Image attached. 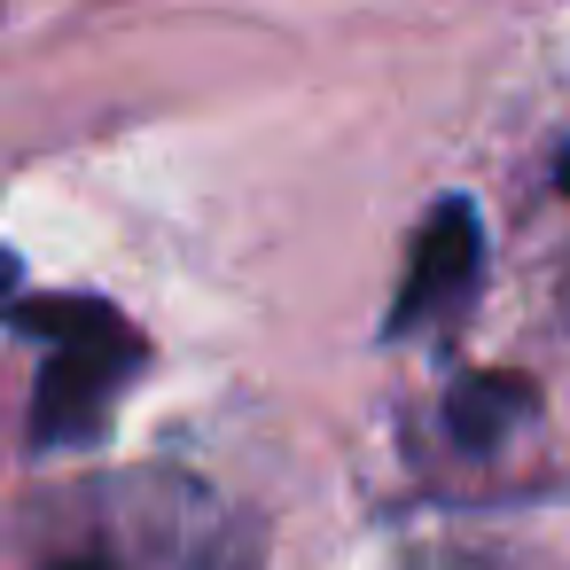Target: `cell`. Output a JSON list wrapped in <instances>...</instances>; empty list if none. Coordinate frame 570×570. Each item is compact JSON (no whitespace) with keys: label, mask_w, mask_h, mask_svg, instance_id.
Instances as JSON below:
<instances>
[{"label":"cell","mask_w":570,"mask_h":570,"mask_svg":"<svg viewBox=\"0 0 570 570\" xmlns=\"http://www.w3.org/2000/svg\"><path fill=\"white\" fill-rule=\"evenodd\" d=\"M0 321L40 344V383H32V445L71 453L95 445L141 375V328L102 305V297H56V289H9V258H0Z\"/></svg>","instance_id":"6da1fadb"},{"label":"cell","mask_w":570,"mask_h":570,"mask_svg":"<svg viewBox=\"0 0 570 570\" xmlns=\"http://www.w3.org/2000/svg\"><path fill=\"white\" fill-rule=\"evenodd\" d=\"M63 570H118L110 554H79V562H63Z\"/></svg>","instance_id":"5b68a950"},{"label":"cell","mask_w":570,"mask_h":570,"mask_svg":"<svg viewBox=\"0 0 570 570\" xmlns=\"http://www.w3.org/2000/svg\"><path fill=\"white\" fill-rule=\"evenodd\" d=\"M531 383L523 375H461L445 391V438L461 453H500L523 422H531Z\"/></svg>","instance_id":"3957f363"},{"label":"cell","mask_w":570,"mask_h":570,"mask_svg":"<svg viewBox=\"0 0 570 570\" xmlns=\"http://www.w3.org/2000/svg\"><path fill=\"white\" fill-rule=\"evenodd\" d=\"M554 188H562V196H570V141H562V149H554Z\"/></svg>","instance_id":"277c9868"},{"label":"cell","mask_w":570,"mask_h":570,"mask_svg":"<svg viewBox=\"0 0 570 570\" xmlns=\"http://www.w3.org/2000/svg\"><path fill=\"white\" fill-rule=\"evenodd\" d=\"M484 282V219L469 196H445L422 212L414 227V250H406V274H399V297L383 313V336H422V328H453L469 313Z\"/></svg>","instance_id":"7a4b0ae2"}]
</instances>
